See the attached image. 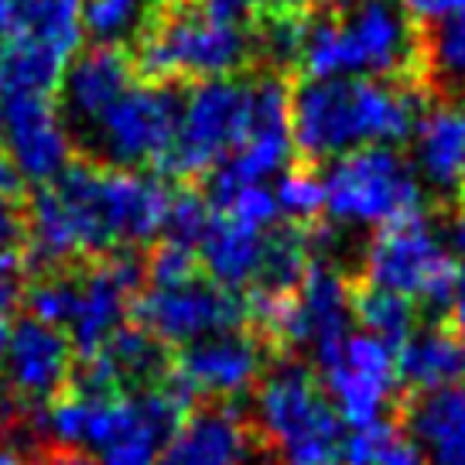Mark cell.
Here are the masks:
<instances>
[{
  "label": "cell",
  "instance_id": "obj_22",
  "mask_svg": "<svg viewBox=\"0 0 465 465\" xmlns=\"http://www.w3.org/2000/svg\"><path fill=\"white\" fill-rule=\"evenodd\" d=\"M267 232L250 230L243 223H232L213 213V223L199 240V263L205 271V281H213L216 288L236 291V294L253 291L263 267Z\"/></svg>",
  "mask_w": 465,
  "mask_h": 465
},
{
  "label": "cell",
  "instance_id": "obj_25",
  "mask_svg": "<svg viewBox=\"0 0 465 465\" xmlns=\"http://www.w3.org/2000/svg\"><path fill=\"white\" fill-rule=\"evenodd\" d=\"M315 261V240L302 226H274L267 232V247H263V267L253 291L284 298L302 284L308 267Z\"/></svg>",
  "mask_w": 465,
  "mask_h": 465
},
{
  "label": "cell",
  "instance_id": "obj_39",
  "mask_svg": "<svg viewBox=\"0 0 465 465\" xmlns=\"http://www.w3.org/2000/svg\"><path fill=\"white\" fill-rule=\"evenodd\" d=\"M35 465H100V459L75 449H42Z\"/></svg>",
  "mask_w": 465,
  "mask_h": 465
},
{
  "label": "cell",
  "instance_id": "obj_14",
  "mask_svg": "<svg viewBox=\"0 0 465 465\" xmlns=\"http://www.w3.org/2000/svg\"><path fill=\"white\" fill-rule=\"evenodd\" d=\"M294 158L291 137V93L281 79L261 75L253 79V116L243 144L236 147L226 164L213 172V195L240 189V185H263L267 178H281Z\"/></svg>",
  "mask_w": 465,
  "mask_h": 465
},
{
  "label": "cell",
  "instance_id": "obj_28",
  "mask_svg": "<svg viewBox=\"0 0 465 465\" xmlns=\"http://www.w3.org/2000/svg\"><path fill=\"white\" fill-rule=\"evenodd\" d=\"M421 62L451 93L465 89V7L455 15L435 17L431 31L421 38Z\"/></svg>",
  "mask_w": 465,
  "mask_h": 465
},
{
  "label": "cell",
  "instance_id": "obj_29",
  "mask_svg": "<svg viewBox=\"0 0 465 465\" xmlns=\"http://www.w3.org/2000/svg\"><path fill=\"white\" fill-rule=\"evenodd\" d=\"M342 465H424V459L401 424L377 421L346 435Z\"/></svg>",
  "mask_w": 465,
  "mask_h": 465
},
{
  "label": "cell",
  "instance_id": "obj_38",
  "mask_svg": "<svg viewBox=\"0 0 465 465\" xmlns=\"http://www.w3.org/2000/svg\"><path fill=\"white\" fill-rule=\"evenodd\" d=\"M25 189V178L17 174L11 154L0 144V203H17V195Z\"/></svg>",
  "mask_w": 465,
  "mask_h": 465
},
{
  "label": "cell",
  "instance_id": "obj_31",
  "mask_svg": "<svg viewBox=\"0 0 465 465\" xmlns=\"http://www.w3.org/2000/svg\"><path fill=\"white\" fill-rule=\"evenodd\" d=\"M308 17L302 11H271L253 35V48L274 65H298L305 45Z\"/></svg>",
  "mask_w": 465,
  "mask_h": 465
},
{
  "label": "cell",
  "instance_id": "obj_41",
  "mask_svg": "<svg viewBox=\"0 0 465 465\" xmlns=\"http://www.w3.org/2000/svg\"><path fill=\"white\" fill-rule=\"evenodd\" d=\"M445 247H449V253H455V257H462L465 261V209H459V213L451 216Z\"/></svg>",
  "mask_w": 465,
  "mask_h": 465
},
{
  "label": "cell",
  "instance_id": "obj_44",
  "mask_svg": "<svg viewBox=\"0 0 465 465\" xmlns=\"http://www.w3.org/2000/svg\"><path fill=\"white\" fill-rule=\"evenodd\" d=\"M0 465H31V459L11 441H0Z\"/></svg>",
  "mask_w": 465,
  "mask_h": 465
},
{
  "label": "cell",
  "instance_id": "obj_33",
  "mask_svg": "<svg viewBox=\"0 0 465 465\" xmlns=\"http://www.w3.org/2000/svg\"><path fill=\"white\" fill-rule=\"evenodd\" d=\"M219 216L232 219V223H243L250 230H274L281 213H277V199L267 185H240V189L219 192L213 195Z\"/></svg>",
  "mask_w": 465,
  "mask_h": 465
},
{
  "label": "cell",
  "instance_id": "obj_27",
  "mask_svg": "<svg viewBox=\"0 0 465 465\" xmlns=\"http://www.w3.org/2000/svg\"><path fill=\"white\" fill-rule=\"evenodd\" d=\"M158 0H83V31L96 45H120L151 28Z\"/></svg>",
  "mask_w": 465,
  "mask_h": 465
},
{
  "label": "cell",
  "instance_id": "obj_19",
  "mask_svg": "<svg viewBox=\"0 0 465 465\" xmlns=\"http://www.w3.org/2000/svg\"><path fill=\"white\" fill-rule=\"evenodd\" d=\"M397 424L424 465H465V383L397 397Z\"/></svg>",
  "mask_w": 465,
  "mask_h": 465
},
{
  "label": "cell",
  "instance_id": "obj_20",
  "mask_svg": "<svg viewBox=\"0 0 465 465\" xmlns=\"http://www.w3.org/2000/svg\"><path fill=\"white\" fill-rule=\"evenodd\" d=\"M131 86V55L114 45H93L65 65L62 86H58L62 89V116L89 131Z\"/></svg>",
  "mask_w": 465,
  "mask_h": 465
},
{
  "label": "cell",
  "instance_id": "obj_15",
  "mask_svg": "<svg viewBox=\"0 0 465 465\" xmlns=\"http://www.w3.org/2000/svg\"><path fill=\"white\" fill-rule=\"evenodd\" d=\"M0 383L21 407L38 414L55 397L69 391L75 373V349L62 329L25 319L11 329V346L0 366Z\"/></svg>",
  "mask_w": 465,
  "mask_h": 465
},
{
  "label": "cell",
  "instance_id": "obj_2",
  "mask_svg": "<svg viewBox=\"0 0 465 465\" xmlns=\"http://www.w3.org/2000/svg\"><path fill=\"white\" fill-rule=\"evenodd\" d=\"M421 31L404 4L356 0L308 17L302 73L308 79H391L407 83L421 65Z\"/></svg>",
  "mask_w": 465,
  "mask_h": 465
},
{
  "label": "cell",
  "instance_id": "obj_46",
  "mask_svg": "<svg viewBox=\"0 0 465 465\" xmlns=\"http://www.w3.org/2000/svg\"><path fill=\"white\" fill-rule=\"evenodd\" d=\"M11 322H7V315H0V366H4V356H7V346H11Z\"/></svg>",
  "mask_w": 465,
  "mask_h": 465
},
{
  "label": "cell",
  "instance_id": "obj_32",
  "mask_svg": "<svg viewBox=\"0 0 465 465\" xmlns=\"http://www.w3.org/2000/svg\"><path fill=\"white\" fill-rule=\"evenodd\" d=\"M274 199L277 213L288 216L291 223H308L319 213H325V185H322V174L308 172V168H294L284 172L274 182Z\"/></svg>",
  "mask_w": 465,
  "mask_h": 465
},
{
  "label": "cell",
  "instance_id": "obj_16",
  "mask_svg": "<svg viewBox=\"0 0 465 465\" xmlns=\"http://www.w3.org/2000/svg\"><path fill=\"white\" fill-rule=\"evenodd\" d=\"M4 151L17 174L38 189L52 185L73 164V134L52 96H11L0 110Z\"/></svg>",
  "mask_w": 465,
  "mask_h": 465
},
{
  "label": "cell",
  "instance_id": "obj_48",
  "mask_svg": "<svg viewBox=\"0 0 465 465\" xmlns=\"http://www.w3.org/2000/svg\"><path fill=\"white\" fill-rule=\"evenodd\" d=\"M391 4H414L418 7V0H391Z\"/></svg>",
  "mask_w": 465,
  "mask_h": 465
},
{
  "label": "cell",
  "instance_id": "obj_10",
  "mask_svg": "<svg viewBox=\"0 0 465 465\" xmlns=\"http://www.w3.org/2000/svg\"><path fill=\"white\" fill-rule=\"evenodd\" d=\"M134 325H141L147 335H154L161 346L185 349L203 342L209 335L247 329V294L216 288L213 281L195 277L178 288H147L134 302Z\"/></svg>",
  "mask_w": 465,
  "mask_h": 465
},
{
  "label": "cell",
  "instance_id": "obj_40",
  "mask_svg": "<svg viewBox=\"0 0 465 465\" xmlns=\"http://www.w3.org/2000/svg\"><path fill=\"white\" fill-rule=\"evenodd\" d=\"M449 329L465 339V263L459 267V277H455V291H451V302H449Z\"/></svg>",
  "mask_w": 465,
  "mask_h": 465
},
{
  "label": "cell",
  "instance_id": "obj_30",
  "mask_svg": "<svg viewBox=\"0 0 465 465\" xmlns=\"http://www.w3.org/2000/svg\"><path fill=\"white\" fill-rule=\"evenodd\" d=\"M75 302H79V274H69V271L45 274L25 294L28 319L42 322L48 329H62V332H69V325H73Z\"/></svg>",
  "mask_w": 465,
  "mask_h": 465
},
{
  "label": "cell",
  "instance_id": "obj_43",
  "mask_svg": "<svg viewBox=\"0 0 465 465\" xmlns=\"http://www.w3.org/2000/svg\"><path fill=\"white\" fill-rule=\"evenodd\" d=\"M199 4H205V7L216 11V15H226V17H236V21H240V15L247 11L253 0H199Z\"/></svg>",
  "mask_w": 465,
  "mask_h": 465
},
{
  "label": "cell",
  "instance_id": "obj_23",
  "mask_svg": "<svg viewBox=\"0 0 465 465\" xmlns=\"http://www.w3.org/2000/svg\"><path fill=\"white\" fill-rule=\"evenodd\" d=\"M69 62L73 58L58 55L52 48L7 35L0 42V96H52L62 86Z\"/></svg>",
  "mask_w": 465,
  "mask_h": 465
},
{
  "label": "cell",
  "instance_id": "obj_6",
  "mask_svg": "<svg viewBox=\"0 0 465 465\" xmlns=\"http://www.w3.org/2000/svg\"><path fill=\"white\" fill-rule=\"evenodd\" d=\"M325 216L335 226L383 230L393 223L421 216L424 189L411 161L397 147H363L346 158H335L322 174Z\"/></svg>",
  "mask_w": 465,
  "mask_h": 465
},
{
  "label": "cell",
  "instance_id": "obj_26",
  "mask_svg": "<svg viewBox=\"0 0 465 465\" xmlns=\"http://www.w3.org/2000/svg\"><path fill=\"white\" fill-rule=\"evenodd\" d=\"M352 322H360L366 335L387 342L397 352L418 329V305L393 291L352 284Z\"/></svg>",
  "mask_w": 465,
  "mask_h": 465
},
{
  "label": "cell",
  "instance_id": "obj_34",
  "mask_svg": "<svg viewBox=\"0 0 465 465\" xmlns=\"http://www.w3.org/2000/svg\"><path fill=\"white\" fill-rule=\"evenodd\" d=\"M144 274L151 288H178L189 284L195 277H203V263H199V250L178 240H161L154 243L151 257L144 263Z\"/></svg>",
  "mask_w": 465,
  "mask_h": 465
},
{
  "label": "cell",
  "instance_id": "obj_21",
  "mask_svg": "<svg viewBox=\"0 0 465 465\" xmlns=\"http://www.w3.org/2000/svg\"><path fill=\"white\" fill-rule=\"evenodd\" d=\"M465 383V339L441 322L418 325L397 349V391L424 393Z\"/></svg>",
  "mask_w": 465,
  "mask_h": 465
},
{
  "label": "cell",
  "instance_id": "obj_12",
  "mask_svg": "<svg viewBox=\"0 0 465 465\" xmlns=\"http://www.w3.org/2000/svg\"><path fill=\"white\" fill-rule=\"evenodd\" d=\"M315 373L342 424L360 431L383 421L387 401L397 393V352L373 335L349 332Z\"/></svg>",
  "mask_w": 465,
  "mask_h": 465
},
{
  "label": "cell",
  "instance_id": "obj_1",
  "mask_svg": "<svg viewBox=\"0 0 465 465\" xmlns=\"http://www.w3.org/2000/svg\"><path fill=\"white\" fill-rule=\"evenodd\" d=\"M421 96L391 79H305L291 93L294 151L312 161L346 158L363 147L411 141Z\"/></svg>",
  "mask_w": 465,
  "mask_h": 465
},
{
  "label": "cell",
  "instance_id": "obj_47",
  "mask_svg": "<svg viewBox=\"0 0 465 465\" xmlns=\"http://www.w3.org/2000/svg\"><path fill=\"white\" fill-rule=\"evenodd\" d=\"M271 11H302V0H267Z\"/></svg>",
  "mask_w": 465,
  "mask_h": 465
},
{
  "label": "cell",
  "instance_id": "obj_8",
  "mask_svg": "<svg viewBox=\"0 0 465 465\" xmlns=\"http://www.w3.org/2000/svg\"><path fill=\"white\" fill-rule=\"evenodd\" d=\"M250 116H253V83L232 75L195 83L182 100L178 137L161 168L174 174L216 172L243 144Z\"/></svg>",
  "mask_w": 465,
  "mask_h": 465
},
{
  "label": "cell",
  "instance_id": "obj_18",
  "mask_svg": "<svg viewBox=\"0 0 465 465\" xmlns=\"http://www.w3.org/2000/svg\"><path fill=\"white\" fill-rule=\"evenodd\" d=\"M411 168L435 195L465 192V100L424 106L411 134Z\"/></svg>",
  "mask_w": 465,
  "mask_h": 465
},
{
  "label": "cell",
  "instance_id": "obj_42",
  "mask_svg": "<svg viewBox=\"0 0 465 465\" xmlns=\"http://www.w3.org/2000/svg\"><path fill=\"white\" fill-rule=\"evenodd\" d=\"M462 7H465V0H418V11L428 15L431 21L445 15H455V11H462Z\"/></svg>",
  "mask_w": 465,
  "mask_h": 465
},
{
  "label": "cell",
  "instance_id": "obj_45",
  "mask_svg": "<svg viewBox=\"0 0 465 465\" xmlns=\"http://www.w3.org/2000/svg\"><path fill=\"white\" fill-rule=\"evenodd\" d=\"M11 21H15V0H0V42L11 31Z\"/></svg>",
  "mask_w": 465,
  "mask_h": 465
},
{
  "label": "cell",
  "instance_id": "obj_9",
  "mask_svg": "<svg viewBox=\"0 0 465 465\" xmlns=\"http://www.w3.org/2000/svg\"><path fill=\"white\" fill-rule=\"evenodd\" d=\"M182 120V96L164 83H134L106 114L89 127L93 154L120 172L164 164Z\"/></svg>",
  "mask_w": 465,
  "mask_h": 465
},
{
  "label": "cell",
  "instance_id": "obj_24",
  "mask_svg": "<svg viewBox=\"0 0 465 465\" xmlns=\"http://www.w3.org/2000/svg\"><path fill=\"white\" fill-rule=\"evenodd\" d=\"M7 35L28 38L42 48L73 58L86 35L83 31V0H15V21H11Z\"/></svg>",
  "mask_w": 465,
  "mask_h": 465
},
{
  "label": "cell",
  "instance_id": "obj_37",
  "mask_svg": "<svg viewBox=\"0 0 465 465\" xmlns=\"http://www.w3.org/2000/svg\"><path fill=\"white\" fill-rule=\"evenodd\" d=\"M25 236V216L17 213L15 203H0V250L15 247Z\"/></svg>",
  "mask_w": 465,
  "mask_h": 465
},
{
  "label": "cell",
  "instance_id": "obj_35",
  "mask_svg": "<svg viewBox=\"0 0 465 465\" xmlns=\"http://www.w3.org/2000/svg\"><path fill=\"white\" fill-rule=\"evenodd\" d=\"M213 223V205L205 203L199 192L178 189L172 192V205H168V223H164V240H178L199 250V240L205 236Z\"/></svg>",
  "mask_w": 465,
  "mask_h": 465
},
{
  "label": "cell",
  "instance_id": "obj_13",
  "mask_svg": "<svg viewBox=\"0 0 465 465\" xmlns=\"http://www.w3.org/2000/svg\"><path fill=\"white\" fill-rule=\"evenodd\" d=\"M144 277V263L134 250H116L79 274V302L65 332L75 349V363L96 356L127 325Z\"/></svg>",
  "mask_w": 465,
  "mask_h": 465
},
{
  "label": "cell",
  "instance_id": "obj_3",
  "mask_svg": "<svg viewBox=\"0 0 465 465\" xmlns=\"http://www.w3.org/2000/svg\"><path fill=\"white\" fill-rule=\"evenodd\" d=\"M253 428L277 465H342L346 424L315 366L277 356L257 383Z\"/></svg>",
  "mask_w": 465,
  "mask_h": 465
},
{
  "label": "cell",
  "instance_id": "obj_7",
  "mask_svg": "<svg viewBox=\"0 0 465 465\" xmlns=\"http://www.w3.org/2000/svg\"><path fill=\"white\" fill-rule=\"evenodd\" d=\"M366 284L393 291L428 312H449L459 263L424 216L373 232L363 253Z\"/></svg>",
  "mask_w": 465,
  "mask_h": 465
},
{
  "label": "cell",
  "instance_id": "obj_5",
  "mask_svg": "<svg viewBox=\"0 0 465 465\" xmlns=\"http://www.w3.org/2000/svg\"><path fill=\"white\" fill-rule=\"evenodd\" d=\"M100 164H69L52 185L31 195L25 236L28 261L65 271L83 257L116 253L100 203Z\"/></svg>",
  "mask_w": 465,
  "mask_h": 465
},
{
  "label": "cell",
  "instance_id": "obj_4",
  "mask_svg": "<svg viewBox=\"0 0 465 465\" xmlns=\"http://www.w3.org/2000/svg\"><path fill=\"white\" fill-rule=\"evenodd\" d=\"M253 55V35L236 17L216 15L205 4H174L141 35L137 62L151 83L178 79H230Z\"/></svg>",
  "mask_w": 465,
  "mask_h": 465
},
{
  "label": "cell",
  "instance_id": "obj_17",
  "mask_svg": "<svg viewBox=\"0 0 465 465\" xmlns=\"http://www.w3.org/2000/svg\"><path fill=\"white\" fill-rule=\"evenodd\" d=\"M274 462L240 404H199L154 465H263Z\"/></svg>",
  "mask_w": 465,
  "mask_h": 465
},
{
  "label": "cell",
  "instance_id": "obj_36",
  "mask_svg": "<svg viewBox=\"0 0 465 465\" xmlns=\"http://www.w3.org/2000/svg\"><path fill=\"white\" fill-rule=\"evenodd\" d=\"M31 288V261L17 247L0 250V315L15 312Z\"/></svg>",
  "mask_w": 465,
  "mask_h": 465
},
{
  "label": "cell",
  "instance_id": "obj_11",
  "mask_svg": "<svg viewBox=\"0 0 465 465\" xmlns=\"http://www.w3.org/2000/svg\"><path fill=\"white\" fill-rule=\"evenodd\" d=\"M277 352L253 329L209 335L172 356V380L195 404H240L257 391Z\"/></svg>",
  "mask_w": 465,
  "mask_h": 465
},
{
  "label": "cell",
  "instance_id": "obj_49",
  "mask_svg": "<svg viewBox=\"0 0 465 465\" xmlns=\"http://www.w3.org/2000/svg\"><path fill=\"white\" fill-rule=\"evenodd\" d=\"M0 110H4V96H0Z\"/></svg>",
  "mask_w": 465,
  "mask_h": 465
}]
</instances>
